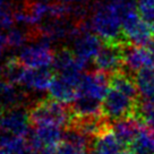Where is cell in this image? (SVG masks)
Returning a JSON list of instances; mask_svg holds the SVG:
<instances>
[{
  "label": "cell",
  "mask_w": 154,
  "mask_h": 154,
  "mask_svg": "<svg viewBox=\"0 0 154 154\" xmlns=\"http://www.w3.org/2000/svg\"><path fill=\"white\" fill-rule=\"evenodd\" d=\"M124 43L103 42L102 48L100 49L99 53L93 60L96 69L106 72L109 75L120 72L124 67V58H122Z\"/></svg>",
  "instance_id": "8"
},
{
  "label": "cell",
  "mask_w": 154,
  "mask_h": 154,
  "mask_svg": "<svg viewBox=\"0 0 154 154\" xmlns=\"http://www.w3.org/2000/svg\"><path fill=\"white\" fill-rule=\"evenodd\" d=\"M75 154H88V152H86V151H78Z\"/></svg>",
  "instance_id": "28"
},
{
  "label": "cell",
  "mask_w": 154,
  "mask_h": 154,
  "mask_svg": "<svg viewBox=\"0 0 154 154\" xmlns=\"http://www.w3.org/2000/svg\"><path fill=\"white\" fill-rule=\"evenodd\" d=\"M135 83L142 97H147L154 92V68L144 67L135 74Z\"/></svg>",
  "instance_id": "18"
},
{
  "label": "cell",
  "mask_w": 154,
  "mask_h": 154,
  "mask_svg": "<svg viewBox=\"0 0 154 154\" xmlns=\"http://www.w3.org/2000/svg\"><path fill=\"white\" fill-rule=\"evenodd\" d=\"M90 24L92 32L99 35L103 42H128L122 31L120 15L109 0L96 2L92 6Z\"/></svg>",
  "instance_id": "1"
},
{
  "label": "cell",
  "mask_w": 154,
  "mask_h": 154,
  "mask_svg": "<svg viewBox=\"0 0 154 154\" xmlns=\"http://www.w3.org/2000/svg\"><path fill=\"white\" fill-rule=\"evenodd\" d=\"M110 76L99 69L91 72H83L78 87V95H87L103 101L109 91Z\"/></svg>",
  "instance_id": "7"
},
{
  "label": "cell",
  "mask_w": 154,
  "mask_h": 154,
  "mask_svg": "<svg viewBox=\"0 0 154 154\" xmlns=\"http://www.w3.org/2000/svg\"><path fill=\"white\" fill-rule=\"evenodd\" d=\"M0 72H2V68H1V67H0Z\"/></svg>",
  "instance_id": "29"
},
{
  "label": "cell",
  "mask_w": 154,
  "mask_h": 154,
  "mask_svg": "<svg viewBox=\"0 0 154 154\" xmlns=\"http://www.w3.org/2000/svg\"><path fill=\"white\" fill-rule=\"evenodd\" d=\"M83 72H70L54 75L49 92L50 97L61 103H72L78 96V87Z\"/></svg>",
  "instance_id": "4"
},
{
  "label": "cell",
  "mask_w": 154,
  "mask_h": 154,
  "mask_svg": "<svg viewBox=\"0 0 154 154\" xmlns=\"http://www.w3.org/2000/svg\"><path fill=\"white\" fill-rule=\"evenodd\" d=\"M6 47H7L6 34L2 33V31H0V57L2 56V53H4V51H5Z\"/></svg>",
  "instance_id": "24"
},
{
  "label": "cell",
  "mask_w": 154,
  "mask_h": 154,
  "mask_svg": "<svg viewBox=\"0 0 154 154\" xmlns=\"http://www.w3.org/2000/svg\"><path fill=\"white\" fill-rule=\"evenodd\" d=\"M29 113L22 106H8L0 110V128L14 136L26 137L29 134Z\"/></svg>",
  "instance_id": "5"
},
{
  "label": "cell",
  "mask_w": 154,
  "mask_h": 154,
  "mask_svg": "<svg viewBox=\"0 0 154 154\" xmlns=\"http://www.w3.org/2000/svg\"><path fill=\"white\" fill-rule=\"evenodd\" d=\"M135 117L142 120L154 133V103L140 97L136 103Z\"/></svg>",
  "instance_id": "20"
},
{
  "label": "cell",
  "mask_w": 154,
  "mask_h": 154,
  "mask_svg": "<svg viewBox=\"0 0 154 154\" xmlns=\"http://www.w3.org/2000/svg\"><path fill=\"white\" fill-rule=\"evenodd\" d=\"M31 124L35 126L53 125L67 128L72 121V109H68L65 103L50 99L38 100L29 110Z\"/></svg>",
  "instance_id": "2"
},
{
  "label": "cell",
  "mask_w": 154,
  "mask_h": 154,
  "mask_svg": "<svg viewBox=\"0 0 154 154\" xmlns=\"http://www.w3.org/2000/svg\"><path fill=\"white\" fill-rule=\"evenodd\" d=\"M102 45L103 40L94 32H82L74 38V53L83 63H88V61L94 60Z\"/></svg>",
  "instance_id": "9"
},
{
  "label": "cell",
  "mask_w": 154,
  "mask_h": 154,
  "mask_svg": "<svg viewBox=\"0 0 154 154\" xmlns=\"http://www.w3.org/2000/svg\"><path fill=\"white\" fill-rule=\"evenodd\" d=\"M86 66L87 63H83L82 60H79L76 57V54L74 53V50H70L68 48H63L54 52L52 68L58 74L70 72H83V70L86 68Z\"/></svg>",
  "instance_id": "13"
},
{
  "label": "cell",
  "mask_w": 154,
  "mask_h": 154,
  "mask_svg": "<svg viewBox=\"0 0 154 154\" xmlns=\"http://www.w3.org/2000/svg\"><path fill=\"white\" fill-rule=\"evenodd\" d=\"M63 4H68V5H83L84 2H86L88 0H57Z\"/></svg>",
  "instance_id": "25"
},
{
  "label": "cell",
  "mask_w": 154,
  "mask_h": 154,
  "mask_svg": "<svg viewBox=\"0 0 154 154\" xmlns=\"http://www.w3.org/2000/svg\"><path fill=\"white\" fill-rule=\"evenodd\" d=\"M53 75L52 70L48 68H29L26 67L22 76L20 86H24L29 90L35 92H44L50 88L52 83Z\"/></svg>",
  "instance_id": "10"
},
{
  "label": "cell",
  "mask_w": 154,
  "mask_h": 154,
  "mask_svg": "<svg viewBox=\"0 0 154 154\" xmlns=\"http://www.w3.org/2000/svg\"><path fill=\"white\" fill-rule=\"evenodd\" d=\"M16 22L14 17V11L7 6L0 8V31H9L13 29V25Z\"/></svg>",
  "instance_id": "23"
},
{
  "label": "cell",
  "mask_w": 154,
  "mask_h": 154,
  "mask_svg": "<svg viewBox=\"0 0 154 154\" xmlns=\"http://www.w3.org/2000/svg\"><path fill=\"white\" fill-rule=\"evenodd\" d=\"M137 8L140 18L154 29V0H138Z\"/></svg>",
  "instance_id": "22"
},
{
  "label": "cell",
  "mask_w": 154,
  "mask_h": 154,
  "mask_svg": "<svg viewBox=\"0 0 154 154\" xmlns=\"http://www.w3.org/2000/svg\"><path fill=\"white\" fill-rule=\"evenodd\" d=\"M32 40V33L25 32L20 29H10L6 34V41L7 47L13 49H18L24 47L27 41Z\"/></svg>",
  "instance_id": "21"
},
{
  "label": "cell",
  "mask_w": 154,
  "mask_h": 154,
  "mask_svg": "<svg viewBox=\"0 0 154 154\" xmlns=\"http://www.w3.org/2000/svg\"><path fill=\"white\" fill-rule=\"evenodd\" d=\"M5 0H0V8H2V7H5Z\"/></svg>",
  "instance_id": "27"
},
{
  "label": "cell",
  "mask_w": 154,
  "mask_h": 154,
  "mask_svg": "<svg viewBox=\"0 0 154 154\" xmlns=\"http://www.w3.org/2000/svg\"><path fill=\"white\" fill-rule=\"evenodd\" d=\"M52 154H56V153H52Z\"/></svg>",
  "instance_id": "30"
},
{
  "label": "cell",
  "mask_w": 154,
  "mask_h": 154,
  "mask_svg": "<svg viewBox=\"0 0 154 154\" xmlns=\"http://www.w3.org/2000/svg\"><path fill=\"white\" fill-rule=\"evenodd\" d=\"M25 69L26 66L20 63L18 57H11L6 61L5 66L2 67V77L15 85H19Z\"/></svg>",
  "instance_id": "19"
},
{
  "label": "cell",
  "mask_w": 154,
  "mask_h": 154,
  "mask_svg": "<svg viewBox=\"0 0 154 154\" xmlns=\"http://www.w3.org/2000/svg\"><path fill=\"white\" fill-rule=\"evenodd\" d=\"M122 147L110 126L94 137L88 154H120Z\"/></svg>",
  "instance_id": "12"
},
{
  "label": "cell",
  "mask_w": 154,
  "mask_h": 154,
  "mask_svg": "<svg viewBox=\"0 0 154 154\" xmlns=\"http://www.w3.org/2000/svg\"><path fill=\"white\" fill-rule=\"evenodd\" d=\"M120 154H133V152L130 151V149H128V151H126V149H124L122 152H121Z\"/></svg>",
  "instance_id": "26"
},
{
  "label": "cell",
  "mask_w": 154,
  "mask_h": 154,
  "mask_svg": "<svg viewBox=\"0 0 154 154\" xmlns=\"http://www.w3.org/2000/svg\"><path fill=\"white\" fill-rule=\"evenodd\" d=\"M54 52L51 45L41 41L26 44L19 51L18 59L29 68H48L52 66Z\"/></svg>",
  "instance_id": "6"
},
{
  "label": "cell",
  "mask_w": 154,
  "mask_h": 154,
  "mask_svg": "<svg viewBox=\"0 0 154 154\" xmlns=\"http://www.w3.org/2000/svg\"><path fill=\"white\" fill-rule=\"evenodd\" d=\"M72 113L75 117H100L103 116L102 102L87 95H78L72 103Z\"/></svg>",
  "instance_id": "14"
},
{
  "label": "cell",
  "mask_w": 154,
  "mask_h": 154,
  "mask_svg": "<svg viewBox=\"0 0 154 154\" xmlns=\"http://www.w3.org/2000/svg\"><path fill=\"white\" fill-rule=\"evenodd\" d=\"M110 85L112 88H116L119 92L124 93L125 95L129 96L133 100L140 99V91L135 83V77L128 72L120 70L115 72L110 76Z\"/></svg>",
  "instance_id": "15"
},
{
  "label": "cell",
  "mask_w": 154,
  "mask_h": 154,
  "mask_svg": "<svg viewBox=\"0 0 154 154\" xmlns=\"http://www.w3.org/2000/svg\"><path fill=\"white\" fill-rule=\"evenodd\" d=\"M0 100L4 103V108L22 106L24 95L17 91L15 84L8 82L6 78H0Z\"/></svg>",
  "instance_id": "17"
},
{
  "label": "cell",
  "mask_w": 154,
  "mask_h": 154,
  "mask_svg": "<svg viewBox=\"0 0 154 154\" xmlns=\"http://www.w3.org/2000/svg\"><path fill=\"white\" fill-rule=\"evenodd\" d=\"M129 149L133 154H154V133L145 124L130 144Z\"/></svg>",
  "instance_id": "16"
},
{
  "label": "cell",
  "mask_w": 154,
  "mask_h": 154,
  "mask_svg": "<svg viewBox=\"0 0 154 154\" xmlns=\"http://www.w3.org/2000/svg\"><path fill=\"white\" fill-rule=\"evenodd\" d=\"M143 121L140 120L135 116H129L119 120H116L111 122V128L115 133L116 137L119 140L121 145L126 147H129L133 143L135 137L137 136L140 129L143 126Z\"/></svg>",
  "instance_id": "11"
},
{
  "label": "cell",
  "mask_w": 154,
  "mask_h": 154,
  "mask_svg": "<svg viewBox=\"0 0 154 154\" xmlns=\"http://www.w3.org/2000/svg\"><path fill=\"white\" fill-rule=\"evenodd\" d=\"M136 103L137 100H133L129 96L111 87L102 101L103 116L111 122L129 116H134Z\"/></svg>",
  "instance_id": "3"
}]
</instances>
